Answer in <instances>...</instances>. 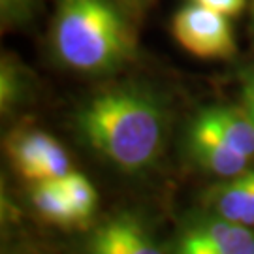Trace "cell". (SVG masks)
I'll return each mask as SVG.
<instances>
[{
  "instance_id": "6da1fadb",
  "label": "cell",
  "mask_w": 254,
  "mask_h": 254,
  "mask_svg": "<svg viewBox=\"0 0 254 254\" xmlns=\"http://www.w3.org/2000/svg\"><path fill=\"white\" fill-rule=\"evenodd\" d=\"M79 136L119 170L136 173L162 153L166 104L141 85H115L83 102L75 113Z\"/></svg>"
},
{
  "instance_id": "7a4b0ae2",
  "label": "cell",
  "mask_w": 254,
  "mask_h": 254,
  "mask_svg": "<svg viewBox=\"0 0 254 254\" xmlns=\"http://www.w3.org/2000/svg\"><path fill=\"white\" fill-rule=\"evenodd\" d=\"M51 51L73 72L113 73L136 57V32L117 0H59Z\"/></svg>"
},
{
  "instance_id": "3957f363",
  "label": "cell",
  "mask_w": 254,
  "mask_h": 254,
  "mask_svg": "<svg viewBox=\"0 0 254 254\" xmlns=\"http://www.w3.org/2000/svg\"><path fill=\"white\" fill-rule=\"evenodd\" d=\"M172 34L187 53L203 61H228L237 53L230 17L194 2L177 9Z\"/></svg>"
},
{
  "instance_id": "277c9868",
  "label": "cell",
  "mask_w": 254,
  "mask_h": 254,
  "mask_svg": "<svg viewBox=\"0 0 254 254\" xmlns=\"http://www.w3.org/2000/svg\"><path fill=\"white\" fill-rule=\"evenodd\" d=\"M177 254H254V232L222 217L201 222L183 234Z\"/></svg>"
},
{
  "instance_id": "5b68a950",
  "label": "cell",
  "mask_w": 254,
  "mask_h": 254,
  "mask_svg": "<svg viewBox=\"0 0 254 254\" xmlns=\"http://www.w3.org/2000/svg\"><path fill=\"white\" fill-rule=\"evenodd\" d=\"M89 254H162L141 220L128 213L109 218L89 239Z\"/></svg>"
},
{
  "instance_id": "8992f818",
  "label": "cell",
  "mask_w": 254,
  "mask_h": 254,
  "mask_svg": "<svg viewBox=\"0 0 254 254\" xmlns=\"http://www.w3.org/2000/svg\"><path fill=\"white\" fill-rule=\"evenodd\" d=\"M190 123L224 141L237 153L249 158L254 154V121L247 109L234 106H211L200 109Z\"/></svg>"
},
{
  "instance_id": "52a82bcc",
  "label": "cell",
  "mask_w": 254,
  "mask_h": 254,
  "mask_svg": "<svg viewBox=\"0 0 254 254\" xmlns=\"http://www.w3.org/2000/svg\"><path fill=\"white\" fill-rule=\"evenodd\" d=\"M187 149L194 162L203 172L213 173L217 177L228 179L243 173L249 166V156L237 153L236 149L226 145L224 141L211 136L196 125H189L187 130Z\"/></svg>"
},
{
  "instance_id": "ba28073f",
  "label": "cell",
  "mask_w": 254,
  "mask_h": 254,
  "mask_svg": "<svg viewBox=\"0 0 254 254\" xmlns=\"http://www.w3.org/2000/svg\"><path fill=\"white\" fill-rule=\"evenodd\" d=\"M57 139L38 128H19L6 141L9 162L15 172L30 183L46 181L47 156Z\"/></svg>"
},
{
  "instance_id": "9c48e42d",
  "label": "cell",
  "mask_w": 254,
  "mask_h": 254,
  "mask_svg": "<svg viewBox=\"0 0 254 254\" xmlns=\"http://www.w3.org/2000/svg\"><path fill=\"white\" fill-rule=\"evenodd\" d=\"M254 196V170H245L236 177H228L211 192L209 200L218 217L243 224V218Z\"/></svg>"
},
{
  "instance_id": "30bf717a",
  "label": "cell",
  "mask_w": 254,
  "mask_h": 254,
  "mask_svg": "<svg viewBox=\"0 0 254 254\" xmlns=\"http://www.w3.org/2000/svg\"><path fill=\"white\" fill-rule=\"evenodd\" d=\"M30 201L40 217L49 224L61 228L81 226V220L75 215L73 207L64 194L59 181H38L32 183Z\"/></svg>"
},
{
  "instance_id": "8fae6325",
  "label": "cell",
  "mask_w": 254,
  "mask_h": 254,
  "mask_svg": "<svg viewBox=\"0 0 254 254\" xmlns=\"http://www.w3.org/2000/svg\"><path fill=\"white\" fill-rule=\"evenodd\" d=\"M28 79L25 68L13 57H2L0 63V108L2 113L15 109L28 94Z\"/></svg>"
},
{
  "instance_id": "7c38bea8",
  "label": "cell",
  "mask_w": 254,
  "mask_h": 254,
  "mask_svg": "<svg viewBox=\"0 0 254 254\" xmlns=\"http://www.w3.org/2000/svg\"><path fill=\"white\" fill-rule=\"evenodd\" d=\"M59 183H61L70 205L75 211V215L81 220V226H85L94 215L96 201H98V194L94 190L92 183L85 175H81L79 172H73V170L66 177L59 179Z\"/></svg>"
},
{
  "instance_id": "4fadbf2b",
  "label": "cell",
  "mask_w": 254,
  "mask_h": 254,
  "mask_svg": "<svg viewBox=\"0 0 254 254\" xmlns=\"http://www.w3.org/2000/svg\"><path fill=\"white\" fill-rule=\"evenodd\" d=\"M34 2L36 0H0V15L4 28L27 23L32 17Z\"/></svg>"
},
{
  "instance_id": "5bb4252c",
  "label": "cell",
  "mask_w": 254,
  "mask_h": 254,
  "mask_svg": "<svg viewBox=\"0 0 254 254\" xmlns=\"http://www.w3.org/2000/svg\"><path fill=\"white\" fill-rule=\"evenodd\" d=\"M190 2L213 9L217 13H222L226 17H237L247 8V0H190Z\"/></svg>"
},
{
  "instance_id": "9a60e30c",
  "label": "cell",
  "mask_w": 254,
  "mask_h": 254,
  "mask_svg": "<svg viewBox=\"0 0 254 254\" xmlns=\"http://www.w3.org/2000/svg\"><path fill=\"white\" fill-rule=\"evenodd\" d=\"M243 96H245V108H254V73L249 77V81H247Z\"/></svg>"
},
{
  "instance_id": "2e32d148",
  "label": "cell",
  "mask_w": 254,
  "mask_h": 254,
  "mask_svg": "<svg viewBox=\"0 0 254 254\" xmlns=\"http://www.w3.org/2000/svg\"><path fill=\"white\" fill-rule=\"evenodd\" d=\"M243 224H245V226H254V196H253V200H251L249 209H247L245 218H243Z\"/></svg>"
},
{
  "instance_id": "e0dca14e",
  "label": "cell",
  "mask_w": 254,
  "mask_h": 254,
  "mask_svg": "<svg viewBox=\"0 0 254 254\" xmlns=\"http://www.w3.org/2000/svg\"><path fill=\"white\" fill-rule=\"evenodd\" d=\"M245 109H247V113L251 115V119L254 121V108H245Z\"/></svg>"
},
{
  "instance_id": "ac0fdd59",
  "label": "cell",
  "mask_w": 254,
  "mask_h": 254,
  "mask_svg": "<svg viewBox=\"0 0 254 254\" xmlns=\"http://www.w3.org/2000/svg\"><path fill=\"white\" fill-rule=\"evenodd\" d=\"M253 13H254V0H253Z\"/></svg>"
}]
</instances>
